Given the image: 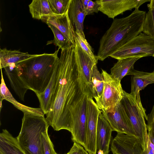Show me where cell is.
Here are the masks:
<instances>
[{
	"mask_svg": "<svg viewBox=\"0 0 154 154\" xmlns=\"http://www.w3.org/2000/svg\"><path fill=\"white\" fill-rule=\"evenodd\" d=\"M68 15L75 32L85 37L83 23L87 14L81 0H72L68 10Z\"/></svg>",
	"mask_w": 154,
	"mask_h": 154,
	"instance_id": "obj_17",
	"label": "cell"
},
{
	"mask_svg": "<svg viewBox=\"0 0 154 154\" xmlns=\"http://www.w3.org/2000/svg\"><path fill=\"white\" fill-rule=\"evenodd\" d=\"M75 57L81 85L84 94L93 98L90 73L95 64H97L89 56L75 40Z\"/></svg>",
	"mask_w": 154,
	"mask_h": 154,
	"instance_id": "obj_9",
	"label": "cell"
},
{
	"mask_svg": "<svg viewBox=\"0 0 154 154\" xmlns=\"http://www.w3.org/2000/svg\"><path fill=\"white\" fill-rule=\"evenodd\" d=\"M142 58L136 57L118 60L110 69V75L116 79L121 81L125 76L128 75L132 69L135 63Z\"/></svg>",
	"mask_w": 154,
	"mask_h": 154,
	"instance_id": "obj_22",
	"label": "cell"
},
{
	"mask_svg": "<svg viewBox=\"0 0 154 154\" xmlns=\"http://www.w3.org/2000/svg\"><path fill=\"white\" fill-rule=\"evenodd\" d=\"M147 56L154 57V39L141 32L119 48L110 57L118 60Z\"/></svg>",
	"mask_w": 154,
	"mask_h": 154,
	"instance_id": "obj_6",
	"label": "cell"
},
{
	"mask_svg": "<svg viewBox=\"0 0 154 154\" xmlns=\"http://www.w3.org/2000/svg\"><path fill=\"white\" fill-rule=\"evenodd\" d=\"M100 6V5L97 0L94 2L89 0L85 10L87 15H92L94 13H98Z\"/></svg>",
	"mask_w": 154,
	"mask_h": 154,
	"instance_id": "obj_32",
	"label": "cell"
},
{
	"mask_svg": "<svg viewBox=\"0 0 154 154\" xmlns=\"http://www.w3.org/2000/svg\"><path fill=\"white\" fill-rule=\"evenodd\" d=\"M90 81L93 98L96 100L101 97L104 86L103 76L97 69V64L94 65L91 71Z\"/></svg>",
	"mask_w": 154,
	"mask_h": 154,
	"instance_id": "obj_25",
	"label": "cell"
},
{
	"mask_svg": "<svg viewBox=\"0 0 154 154\" xmlns=\"http://www.w3.org/2000/svg\"><path fill=\"white\" fill-rule=\"evenodd\" d=\"M36 54H30L28 52H23L19 50H8L6 48L0 49L1 69L4 68L11 64H17Z\"/></svg>",
	"mask_w": 154,
	"mask_h": 154,
	"instance_id": "obj_20",
	"label": "cell"
},
{
	"mask_svg": "<svg viewBox=\"0 0 154 154\" xmlns=\"http://www.w3.org/2000/svg\"><path fill=\"white\" fill-rule=\"evenodd\" d=\"M101 112L93 98L88 97L86 111L85 143L83 147L89 154H96V137L99 116Z\"/></svg>",
	"mask_w": 154,
	"mask_h": 154,
	"instance_id": "obj_10",
	"label": "cell"
},
{
	"mask_svg": "<svg viewBox=\"0 0 154 154\" xmlns=\"http://www.w3.org/2000/svg\"><path fill=\"white\" fill-rule=\"evenodd\" d=\"M147 7L148 11L146 14L142 32L154 39V8L149 3Z\"/></svg>",
	"mask_w": 154,
	"mask_h": 154,
	"instance_id": "obj_27",
	"label": "cell"
},
{
	"mask_svg": "<svg viewBox=\"0 0 154 154\" xmlns=\"http://www.w3.org/2000/svg\"><path fill=\"white\" fill-rule=\"evenodd\" d=\"M59 49L52 54H36L16 64L18 75L28 89L36 95L42 93L53 75Z\"/></svg>",
	"mask_w": 154,
	"mask_h": 154,
	"instance_id": "obj_3",
	"label": "cell"
},
{
	"mask_svg": "<svg viewBox=\"0 0 154 154\" xmlns=\"http://www.w3.org/2000/svg\"><path fill=\"white\" fill-rule=\"evenodd\" d=\"M113 154H143L141 144L135 136L117 133L111 142Z\"/></svg>",
	"mask_w": 154,
	"mask_h": 154,
	"instance_id": "obj_13",
	"label": "cell"
},
{
	"mask_svg": "<svg viewBox=\"0 0 154 154\" xmlns=\"http://www.w3.org/2000/svg\"><path fill=\"white\" fill-rule=\"evenodd\" d=\"M48 130L43 132L42 134V141L44 154H56L54 145L48 134Z\"/></svg>",
	"mask_w": 154,
	"mask_h": 154,
	"instance_id": "obj_31",
	"label": "cell"
},
{
	"mask_svg": "<svg viewBox=\"0 0 154 154\" xmlns=\"http://www.w3.org/2000/svg\"><path fill=\"white\" fill-rule=\"evenodd\" d=\"M149 4L151 5L154 8V0H151Z\"/></svg>",
	"mask_w": 154,
	"mask_h": 154,
	"instance_id": "obj_34",
	"label": "cell"
},
{
	"mask_svg": "<svg viewBox=\"0 0 154 154\" xmlns=\"http://www.w3.org/2000/svg\"><path fill=\"white\" fill-rule=\"evenodd\" d=\"M103 80V89L101 97L96 100L100 109L111 111L119 103L124 96L121 81L114 78L102 69Z\"/></svg>",
	"mask_w": 154,
	"mask_h": 154,
	"instance_id": "obj_7",
	"label": "cell"
},
{
	"mask_svg": "<svg viewBox=\"0 0 154 154\" xmlns=\"http://www.w3.org/2000/svg\"><path fill=\"white\" fill-rule=\"evenodd\" d=\"M57 75L56 63L53 75L48 86L43 92L36 95L39 102L40 108L45 115L48 112L51 107V97L54 90Z\"/></svg>",
	"mask_w": 154,
	"mask_h": 154,
	"instance_id": "obj_23",
	"label": "cell"
},
{
	"mask_svg": "<svg viewBox=\"0 0 154 154\" xmlns=\"http://www.w3.org/2000/svg\"><path fill=\"white\" fill-rule=\"evenodd\" d=\"M20 131L16 137L25 154H44L42 133L49 126L44 116L23 113Z\"/></svg>",
	"mask_w": 154,
	"mask_h": 154,
	"instance_id": "obj_4",
	"label": "cell"
},
{
	"mask_svg": "<svg viewBox=\"0 0 154 154\" xmlns=\"http://www.w3.org/2000/svg\"><path fill=\"white\" fill-rule=\"evenodd\" d=\"M148 138L143 154H154V122L147 125Z\"/></svg>",
	"mask_w": 154,
	"mask_h": 154,
	"instance_id": "obj_30",
	"label": "cell"
},
{
	"mask_svg": "<svg viewBox=\"0 0 154 154\" xmlns=\"http://www.w3.org/2000/svg\"><path fill=\"white\" fill-rule=\"evenodd\" d=\"M41 20L47 24H51L57 28L69 40L72 45L75 46V31L69 19L68 11L61 15L45 17Z\"/></svg>",
	"mask_w": 154,
	"mask_h": 154,
	"instance_id": "obj_15",
	"label": "cell"
},
{
	"mask_svg": "<svg viewBox=\"0 0 154 154\" xmlns=\"http://www.w3.org/2000/svg\"><path fill=\"white\" fill-rule=\"evenodd\" d=\"M4 68L11 87L20 99L24 101L25 95L28 89L18 75L16 64H11Z\"/></svg>",
	"mask_w": 154,
	"mask_h": 154,
	"instance_id": "obj_19",
	"label": "cell"
},
{
	"mask_svg": "<svg viewBox=\"0 0 154 154\" xmlns=\"http://www.w3.org/2000/svg\"><path fill=\"white\" fill-rule=\"evenodd\" d=\"M2 101L0 100V111H1V109H2Z\"/></svg>",
	"mask_w": 154,
	"mask_h": 154,
	"instance_id": "obj_35",
	"label": "cell"
},
{
	"mask_svg": "<svg viewBox=\"0 0 154 154\" xmlns=\"http://www.w3.org/2000/svg\"><path fill=\"white\" fill-rule=\"evenodd\" d=\"M88 97L84 94L72 111V139L83 147L85 143L86 111Z\"/></svg>",
	"mask_w": 154,
	"mask_h": 154,
	"instance_id": "obj_8",
	"label": "cell"
},
{
	"mask_svg": "<svg viewBox=\"0 0 154 154\" xmlns=\"http://www.w3.org/2000/svg\"><path fill=\"white\" fill-rule=\"evenodd\" d=\"M0 154H25L16 138L6 129H3L0 134Z\"/></svg>",
	"mask_w": 154,
	"mask_h": 154,
	"instance_id": "obj_21",
	"label": "cell"
},
{
	"mask_svg": "<svg viewBox=\"0 0 154 154\" xmlns=\"http://www.w3.org/2000/svg\"><path fill=\"white\" fill-rule=\"evenodd\" d=\"M56 154H57V153H56Z\"/></svg>",
	"mask_w": 154,
	"mask_h": 154,
	"instance_id": "obj_36",
	"label": "cell"
},
{
	"mask_svg": "<svg viewBox=\"0 0 154 154\" xmlns=\"http://www.w3.org/2000/svg\"><path fill=\"white\" fill-rule=\"evenodd\" d=\"M75 47L72 45L61 50L56 63L57 81L51 107L46 114L49 125L56 131L65 129L71 132L72 110L84 94L80 84Z\"/></svg>",
	"mask_w": 154,
	"mask_h": 154,
	"instance_id": "obj_1",
	"label": "cell"
},
{
	"mask_svg": "<svg viewBox=\"0 0 154 154\" xmlns=\"http://www.w3.org/2000/svg\"><path fill=\"white\" fill-rule=\"evenodd\" d=\"M1 82L0 85V100H7L11 103L15 107L22 111L23 113L44 116V112L40 108H35L29 107L18 102L13 97L6 86L4 80L2 69Z\"/></svg>",
	"mask_w": 154,
	"mask_h": 154,
	"instance_id": "obj_18",
	"label": "cell"
},
{
	"mask_svg": "<svg viewBox=\"0 0 154 154\" xmlns=\"http://www.w3.org/2000/svg\"><path fill=\"white\" fill-rule=\"evenodd\" d=\"M82 146L74 142L72 148L66 154H89Z\"/></svg>",
	"mask_w": 154,
	"mask_h": 154,
	"instance_id": "obj_33",
	"label": "cell"
},
{
	"mask_svg": "<svg viewBox=\"0 0 154 154\" xmlns=\"http://www.w3.org/2000/svg\"><path fill=\"white\" fill-rule=\"evenodd\" d=\"M120 102L130 121L136 136L140 141L143 151L148 138L147 125L145 119L147 115L141 103L140 93L134 96L124 91Z\"/></svg>",
	"mask_w": 154,
	"mask_h": 154,
	"instance_id": "obj_5",
	"label": "cell"
},
{
	"mask_svg": "<svg viewBox=\"0 0 154 154\" xmlns=\"http://www.w3.org/2000/svg\"><path fill=\"white\" fill-rule=\"evenodd\" d=\"M146 14L136 8L126 17L114 19L100 40L96 56L98 60L103 61L141 33Z\"/></svg>",
	"mask_w": 154,
	"mask_h": 154,
	"instance_id": "obj_2",
	"label": "cell"
},
{
	"mask_svg": "<svg viewBox=\"0 0 154 154\" xmlns=\"http://www.w3.org/2000/svg\"><path fill=\"white\" fill-rule=\"evenodd\" d=\"M52 30L54 36L53 40L48 41L47 45L53 43L59 49L64 50L69 48L72 44L69 40L58 29L53 25L47 24Z\"/></svg>",
	"mask_w": 154,
	"mask_h": 154,
	"instance_id": "obj_26",
	"label": "cell"
},
{
	"mask_svg": "<svg viewBox=\"0 0 154 154\" xmlns=\"http://www.w3.org/2000/svg\"><path fill=\"white\" fill-rule=\"evenodd\" d=\"M72 0H48L50 8L54 15H61L68 11Z\"/></svg>",
	"mask_w": 154,
	"mask_h": 154,
	"instance_id": "obj_28",
	"label": "cell"
},
{
	"mask_svg": "<svg viewBox=\"0 0 154 154\" xmlns=\"http://www.w3.org/2000/svg\"><path fill=\"white\" fill-rule=\"evenodd\" d=\"M100 5L99 11L109 18L114 19L117 16L140 6L151 0H97Z\"/></svg>",
	"mask_w": 154,
	"mask_h": 154,
	"instance_id": "obj_12",
	"label": "cell"
},
{
	"mask_svg": "<svg viewBox=\"0 0 154 154\" xmlns=\"http://www.w3.org/2000/svg\"><path fill=\"white\" fill-rule=\"evenodd\" d=\"M75 39L80 47L93 61L97 63L98 59L94 54L93 50L88 43L85 37L80 33L75 32Z\"/></svg>",
	"mask_w": 154,
	"mask_h": 154,
	"instance_id": "obj_29",
	"label": "cell"
},
{
	"mask_svg": "<svg viewBox=\"0 0 154 154\" xmlns=\"http://www.w3.org/2000/svg\"><path fill=\"white\" fill-rule=\"evenodd\" d=\"M101 111L109 123L113 131L136 136L130 121L121 102L112 111Z\"/></svg>",
	"mask_w": 154,
	"mask_h": 154,
	"instance_id": "obj_11",
	"label": "cell"
},
{
	"mask_svg": "<svg viewBox=\"0 0 154 154\" xmlns=\"http://www.w3.org/2000/svg\"><path fill=\"white\" fill-rule=\"evenodd\" d=\"M32 17L41 20L46 16L54 15L49 6L48 0H33L29 5Z\"/></svg>",
	"mask_w": 154,
	"mask_h": 154,
	"instance_id": "obj_24",
	"label": "cell"
},
{
	"mask_svg": "<svg viewBox=\"0 0 154 154\" xmlns=\"http://www.w3.org/2000/svg\"><path fill=\"white\" fill-rule=\"evenodd\" d=\"M113 131L102 112L98 120L96 137V154H108Z\"/></svg>",
	"mask_w": 154,
	"mask_h": 154,
	"instance_id": "obj_14",
	"label": "cell"
},
{
	"mask_svg": "<svg viewBox=\"0 0 154 154\" xmlns=\"http://www.w3.org/2000/svg\"><path fill=\"white\" fill-rule=\"evenodd\" d=\"M131 75L130 94L136 96L149 84L154 83V72H147L131 69L128 74Z\"/></svg>",
	"mask_w": 154,
	"mask_h": 154,
	"instance_id": "obj_16",
	"label": "cell"
},
{
	"mask_svg": "<svg viewBox=\"0 0 154 154\" xmlns=\"http://www.w3.org/2000/svg\"><path fill=\"white\" fill-rule=\"evenodd\" d=\"M153 72H154V71H153Z\"/></svg>",
	"mask_w": 154,
	"mask_h": 154,
	"instance_id": "obj_37",
	"label": "cell"
}]
</instances>
